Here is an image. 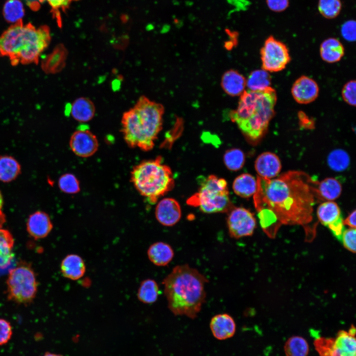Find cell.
<instances>
[{"mask_svg": "<svg viewBox=\"0 0 356 356\" xmlns=\"http://www.w3.org/2000/svg\"><path fill=\"white\" fill-rule=\"evenodd\" d=\"M316 213L320 223L328 227L335 237L341 241L345 225L338 204L333 201L323 202L318 207Z\"/></svg>", "mask_w": 356, "mask_h": 356, "instance_id": "8fae6325", "label": "cell"}, {"mask_svg": "<svg viewBox=\"0 0 356 356\" xmlns=\"http://www.w3.org/2000/svg\"><path fill=\"white\" fill-rule=\"evenodd\" d=\"M14 239L6 229H0V269L6 268L13 259Z\"/></svg>", "mask_w": 356, "mask_h": 356, "instance_id": "4316f807", "label": "cell"}, {"mask_svg": "<svg viewBox=\"0 0 356 356\" xmlns=\"http://www.w3.org/2000/svg\"><path fill=\"white\" fill-rule=\"evenodd\" d=\"M320 53L324 61L328 63H335L339 61L344 55V48L338 39L328 38L321 43Z\"/></svg>", "mask_w": 356, "mask_h": 356, "instance_id": "d4e9b609", "label": "cell"}, {"mask_svg": "<svg viewBox=\"0 0 356 356\" xmlns=\"http://www.w3.org/2000/svg\"><path fill=\"white\" fill-rule=\"evenodd\" d=\"M3 203V197L2 194L0 191V209H1Z\"/></svg>", "mask_w": 356, "mask_h": 356, "instance_id": "681fc988", "label": "cell"}, {"mask_svg": "<svg viewBox=\"0 0 356 356\" xmlns=\"http://www.w3.org/2000/svg\"><path fill=\"white\" fill-rule=\"evenodd\" d=\"M164 111L161 104L141 96L122 116V132L128 145L145 151L151 150L162 128Z\"/></svg>", "mask_w": 356, "mask_h": 356, "instance_id": "277c9868", "label": "cell"}, {"mask_svg": "<svg viewBox=\"0 0 356 356\" xmlns=\"http://www.w3.org/2000/svg\"><path fill=\"white\" fill-rule=\"evenodd\" d=\"M12 335V328L10 323L4 319L0 318V346L6 344Z\"/></svg>", "mask_w": 356, "mask_h": 356, "instance_id": "ab89813d", "label": "cell"}, {"mask_svg": "<svg viewBox=\"0 0 356 356\" xmlns=\"http://www.w3.org/2000/svg\"><path fill=\"white\" fill-rule=\"evenodd\" d=\"M275 90L270 87L261 90L244 91L231 120L251 139L260 138L265 133L274 113L276 102Z\"/></svg>", "mask_w": 356, "mask_h": 356, "instance_id": "5b68a950", "label": "cell"}, {"mask_svg": "<svg viewBox=\"0 0 356 356\" xmlns=\"http://www.w3.org/2000/svg\"><path fill=\"white\" fill-rule=\"evenodd\" d=\"M291 92L293 98L298 103L307 104L316 98L319 88L313 80L307 76H303L294 82Z\"/></svg>", "mask_w": 356, "mask_h": 356, "instance_id": "5bb4252c", "label": "cell"}, {"mask_svg": "<svg viewBox=\"0 0 356 356\" xmlns=\"http://www.w3.org/2000/svg\"><path fill=\"white\" fill-rule=\"evenodd\" d=\"M257 188V181L251 174H242L237 177L232 184L234 193L240 197L248 198L254 195Z\"/></svg>", "mask_w": 356, "mask_h": 356, "instance_id": "484cf974", "label": "cell"}, {"mask_svg": "<svg viewBox=\"0 0 356 356\" xmlns=\"http://www.w3.org/2000/svg\"><path fill=\"white\" fill-rule=\"evenodd\" d=\"M59 189L67 194H76L80 190V183L77 178L72 174H65L58 180Z\"/></svg>", "mask_w": 356, "mask_h": 356, "instance_id": "8d00e7d4", "label": "cell"}, {"mask_svg": "<svg viewBox=\"0 0 356 356\" xmlns=\"http://www.w3.org/2000/svg\"><path fill=\"white\" fill-rule=\"evenodd\" d=\"M43 356H63L59 354H56L53 353H50L49 352H46Z\"/></svg>", "mask_w": 356, "mask_h": 356, "instance_id": "c3c4849f", "label": "cell"}, {"mask_svg": "<svg viewBox=\"0 0 356 356\" xmlns=\"http://www.w3.org/2000/svg\"><path fill=\"white\" fill-rule=\"evenodd\" d=\"M254 195L261 226L270 238L282 224L306 228L312 220L317 181L302 171H290L276 178L258 177Z\"/></svg>", "mask_w": 356, "mask_h": 356, "instance_id": "6da1fadb", "label": "cell"}, {"mask_svg": "<svg viewBox=\"0 0 356 356\" xmlns=\"http://www.w3.org/2000/svg\"><path fill=\"white\" fill-rule=\"evenodd\" d=\"M327 163L332 170L342 172L346 170L349 166L350 159L346 151L337 149L332 151L328 155Z\"/></svg>", "mask_w": 356, "mask_h": 356, "instance_id": "d6a6232c", "label": "cell"}, {"mask_svg": "<svg viewBox=\"0 0 356 356\" xmlns=\"http://www.w3.org/2000/svg\"><path fill=\"white\" fill-rule=\"evenodd\" d=\"M160 293L159 287L155 280L146 279L143 280L138 287L137 297L141 302L150 304L155 303Z\"/></svg>", "mask_w": 356, "mask_h": 356, "instance_id": "f1b7e54d", "label": "cell"}, {"mask_svg": "<svg viewBox=\"0 0 356 356\" xmlns=\"http://www.w3.org/2000/svg\"><path fill=\"white\" fill-rule=\"evenodd\" d=\"M67 110L68 114L75 120L81 123L88 122L94 116L95 107L93 102L89 98L80 97L76 99Z\"/></svg>", "mask_w": 356, "mask_h": 356, "instance_id": "ffe728a7", "label": "cell"}, {"mask_svg": "<svg viewBox=\"0 0 356 356\" xmlns=\"http://www.w3.org/2000/svg\"><path fill=\"white\" fill-rule=\"evenodd\" d=\"M356 210H354L344 220H343V223L344 225L349 226L351 228H356Z\"/></svg>", "mask_w": 356, "mask_h": 356, "instance_id": "f6af8a7d", "label": "cell"}, {"mask_svg": "<svg viewBox=\"0 0 356 356\" xmlns=\"http://www.w3.org/2000/svg\"><path fill=\"white\" fill-rule=\"evenodd\" d=\"M60 269L65 277L77 280L84 275L86 267L84 260L80 256L71 254L67 255L62 261Z\"/></svg>", "mask_w": 356, "mask_h": 356, "instance_id": "44dd1931", "label": "cell"}, {"mask_svg": "<svg viewBox=\"0 0 356 356\" xmlns=\"http://www.w3.org/2000/svg\"><path fill=\"white\" fill-rule=\"evenodd\" d=\"M226 1L237 11L246 10L250 5L248 0H226Z\"/></svg>", "mask_w": 356, "mask_h": 356, "instance_id": "ee69618b", "label": "cell"}, {"mask_svg": "<svg viewBox=\"0 0 356 356\" xmlns=\"http://www.w3.org/2000/svg\"><path fill=\"white\" fill-rule=\"evenodd\" d=\"M46 0L52 8V11L58 16L57 13L67 8L72 0Z\"/></svg>", "mask_w": 356, "mask_h": 356, "instance_id": "7bdbcfd3", "label": "cell"}, {"mask_svg": "<svg viewBox=\"0 0 356 356\" xmlns=\"http://www.w3.org/2000/svg\"><path fill=\"white\" fill-rule=\"evenodd\" d=\"M7 298L18 304H29L34 299L38 283L31 265L20 262L9 271L6 281Z\"/></svg>", "mask_w": 356, "mask_h": 356, "instance_id": "ba28073f", "label": "cell"}, {"mask_svg": "<svg viewBox=\"0 0 356 356\" xmlns=\"http://www.w3.org/2000/svg\"><path fill=\"white\" fill-rule=\"evenodd\" d=\"M51 41L49 28H36L22 21L12 24L0 35V56L9 58L12 66L38 64Z\"/></svg>", "mask_w": 356, "mask_h": 356, "instance_id": "3957f363", "label": "cell"}, {"mask_svg": "<svg viewBox=\"0 0 356 356\" xmlns=\"http://www.w3.org/2000/svg\"><path fill=\"white\" fill-rule=\"evenodd\" d=\"M227 226L230 236L239 239L253 234L256 227V220L248 210L243 207H235L228 215Z\"/></svg>", "mask_w": 356, "mask_h": 356, "instance_id": "30bf717a", "label": "cell"}, {"mask_svg": "<svg viewBox=\"0 0 356 356\" xmlns=\"http://www.w3.org/2000/svg\"><path fill=\"white\" fill-rule=\"evenodd\" d=\"M342 9L341 0H318V9L320 14L327 19L336 17Z\"/></svg>", "mask_w": 356, "mask_h": 356, "instance_id": "e575fe53", "label": "cell"}, {"mask_svg": "<svg viewBox=\"0 0 356 356\" xmlns=\"http://www.w3.org/2000/svg\"><path fill=\"white\" fill-rule=\"evenodd\" d=\"M356 234L355 228L350 227L345 229L342 236L341 242L344 247L350 252L356 253Z\"/></svg>", "mask_w": 356, "mask_h": 356, "instance_id": "74e56055", "label": "cell"}, {"mask_svg": "<svg viewBox=\"0 0 356 356\" xmlns=\"http://www.w3.org/2000/svg\"><path fill=\"white\" fill-rule=\"evenodd\" d=\"M208 281L187 264L175 267L162 281L171 312L175 315L196 318L205 302V285Z\"/></svg>", "mask_w": 356, "mask_h": 356, "instance_id": "7a4b0ae2", "label": "cell"}, {"mask_svg": "<svg viewBox=\"0 0 356 356\" xmlns=\"http://www.w3.org/2000/svg\"><path fill=\"white\" fill-rule=\"evenodd\" d=\"M245 86L246 80L236 71H228L222 77V88L229 95L236 96L241 94L244 91Z\"/></svg>", "mask_w": 356, "mask_h": 356, "instance_id": "cb8c5ba5", "label": "cell"}, {"mask_svg": "<svg viewBox=\"0 0 356 356\" xmlns=\"http://www.w3.org/2000/svg\"><path fill=\"white\" fill-rule=\"evenodd\" d=\"M68 51L63 44H58L41 61V67L46 74H55L65 67Z\"/></svg>", "mask_w": 356, "mask_h": 356, "instance_id": "2e32d148", "label": "cell"}, {"mask_svg": "<svg viewBox=\"0 0 356 356\" xmlns=\"http://www.w3.org/2000/svg\"><path fill=\"white\" fill-rule=\"evenodd\" d=\"M341 33L347 41L353 42L356 40V22L350 20L345 22L342 26Z\"/></svg>", "mask_w": 356, "mask_h": 356, "instance_id": "60d3db41", "label": "cell"}, {"mask_svg": "<svg viewBox=\"0 0 356 356\" xmlns=\"http://www.w3.org/2000/svg\"><path fill=\"white\" fill-rule=\"evenodd\" d=\"M52 227L49 217L42 211H37L31 214L27 222V231L36 240L46 237Z\"/></svg>", "mask_w": 356, "mask_h": 356, "instance_id": "e0dca14e", "label": "cell"}, {"mask_svg": "<svg viewBox=\"0 0 356 356\" xmlns=\"http://www.w3.org/2000/svg\"><path fill=\"white\" fill-rule=\"evenodd\" d=\"M223 162L229 170L237 171L240 170L245 163L244 152L238 148H232L227 150L223 155Z\"/></svg>", "mask_w": 356, "mask_h": 356, "instance_id": "836d02e7", "label": "cell"}, {"mask_svg": "<svg viewBox=\"0 0 356 356\" xmlns=\"http://www.w3.org/2000/svg\"><path fill=\"white\" fill-rule=\"evenodd\" d=\"M262 68L268 72L284 69L290 61L288 49L283 43L272 36L266 39L261 50Z\"/></svg>", "mask_w": 356, "mask_h": 356, "instance_id": "9c48e42d", "label": "cell"}, {"mask_svg": "<svg viewBox=\"0 0 356 356\" xmlns=\"http://www.w3.org/2000/svg\"><path fill=\"white\" fill-rule=\"evenodd\" d=\"M147 254L150 261L159 267L168 265L174 257V251L169 244L162 241L156 242L148 248Z\"/></svg>", "mask_w": 356, "mask_h": 356, "instance_id": "7402d4cb", "label": "cell"}, {"mask_svg": "<svg viewBox=\"0 0 356 356\" xmlns=\"http://www.w3.org/2000/svg\"><path fill=\"white\" fill-rule=\"evenodd\" d=\"M2 13L5 20L12 24L22 21L25 10L20 0H7L4 4Z\"/></svg>", "mask_w": 356, "mask_h": 356, "instance_id": "4dcf8cb0", "label": "cell"}, {"mask_svg": "<svg viewBox=\"0 0 356 356\" xmlns=\"http://www.w3.org/2000/svg\"><path fill=\"white\" fill-rule=\"evenodd\" d=\"M281 167L278 156L271 152L261 153L255 162V169L258 177L265 179L276 178L280 172Z\"/></svg>", "mask_w": 356, "mask_h": 356, "instance_id": "9a60e30c", "label": "cell"}, {"mask_svg": "<svg viewBox=\"0 0 356 356\" xmlns=\"http://www.w3.org/2000/svg\"><path fill=\"white\" fill-rule=\"evenodd\" d=\"M356 83L355 80L350 81L346 83L342 91L343 98L349 105L356 106Z\"/></svg>", "mask_w": 356, "mask_h": 356, "instance_id": "f35d334b", "label": "cell"}, {"mask_svg": "<svg viewBox=\"0 0 356 356\" xmlns=\"http://www.w3.org/2000/svg\"><path fill=\"white\" fill-rule=\"evenodd\" d=\"M270 75L267 71L264 69L257 70L251 73L246 81V85L248 90H261L270 87Z\"/></svg>", "mask_w": 356, "mask_h": 356, "instance_id": "1f68e13d", "label": "cell"}, {"mask_svg": "<svg viewBox=\"0 0 356 356\" xmlns=\"http://www.w3.org/2000/svg\"><path fill=\"white\" fill-rule=\"evenodd\" d=\"M155 215L157 221L162 225L173 226L181 218V207L176 199L165 198L158 203L155 208Z\"/></svg>", "mask_w": 356, "mask_h": 356, "instance_id": "4fadbf2b", "label": "cell"}, {"mask_svg": "<svg viewBox=\"0 0 356 356\" xmlns=\"http://www.w3.org/2000/svg\"><path fill=\"white\" fill-rule=\"evenodd\" d=\"M266 3L269 9L274 12H280L287 8L289 0H266Z\"/></svg>", "mask_w": 356, "mask_h": 356, "instance_id": "b9f144b4", "label": "cell"}, {"mask_svg": "<svg viewBox=\"0 0 356 356\" xmlns=\"http://www.w3.org/2000/svg\"><path fill=\"white\" fill-rule=\"evenodd\" d=\"M356 328L352 325L348 331L339 330L334 338L339 356H356Z\"/></svg>", "mask_w": 356, "mask_h": 356, "instance_id": "d6986e66", "label": "cell"}, {"mask_svg": "<svg viewBox=\"0 0 356 356\" xmlns=\"http://www.w3.org/2000/svg\"><path fill=\"white\" fill-rule=\"evenodd\" d=\"M313 345L319 356H339L335 349L334 338L319 337L314 340Z\"/></svg>", "mask_w": 356, "mask_h": 356, "instance_id": "d590c367", "label": "cell"}, {"mask_svg": "<svg viewBox=\"0 0 356 356\" xmlns=\"http://www.w3.org/2000/svg\"><path fill=\"white\" fill-rule=\"evenodd\" d=\"M342 190L341 183L334 178H327L316 184V198L322 200L333 201L339 198Z\"/></svg>", "mask_w": 356, "mask_h": 356, "instance_id": "603a6c76", "label": "cell"}, {"mask_svg": "<svg viewBox=\"0 0 356 356\" xmlns=\"http://www.w3.org/2000/svg\"><path fill=\"white\" fill-rule=\"evenodd\" d=\"M69 145L76 155L84 158L93 155L98 150V141L95 135L87 126H80L72 134Z\"/></svg>", "mask_w": 356, "mask_h": 356, "instance_id": "7c38bea8", "label": "cell"}, {"mask_svg": "<svg viewBox=\"0 0 356 356\" xmlns=\"http://www.w3.org/2000/svg\"><path fill=\"white\" fill-rule=\"evenodd\" d=\"M284 350L286 356H308L309 346L303 337L294 336L286 341Z\"/></svg>", "mask_w": 356, "mask_h": 356, "instance_id": "f546056e", "label": "cell"}, {"mask_svg": "<svg viewBox=\"0 0 356 356\" xmlns=\"http://www.w3.org/2000/svg\"><path fill=\"white\" fill-rule=\"evenodd\" d=\"M28 6L34 10H36L40 6L44 0H25Z\"/></svg>", "mask_w": 356, "mask_h": 356, "instance_id": "bcb514c9", "label": "cell"}, {"mask_svg": "<svg viewBox=\"0 0 356 356\" xmlns=\"http://www.w3.org/2000/svg\"><path fill=\"white\" fill-rule=\"evenodd\" d=\"M131 180L139 193L151 204L174 186L172 172L160 156L135 166L131 173Z\"/></svg>", "mask_w": 356, "mask_h": 356, "instance_id": "8992f818", "label": "cell"}, {"mask_svg": "<svg viewBox=\"0 0 356 356\" xmlns=\"http://www.w3.org/2000/svg\"><path fill=\"white\" fill-rule=\"evenodd\" d=\"M198 192L189 198L187 203L198 207L202 212L212 214L225 212L231 204L226 180L215 175L198 178Z\"/></svg>", "mask_w": 356, "mask_h": 356, "instance_id": "52a82bcc", "label": "cell"}, {"mask_svg": "<svg viewBox=\"0 0 356 356\" xmlns=\"http://www.w3.org/2000/svg\"><path fill=\"white\" fill-rule=\"evenodd\" d=\"M6 219L4 213L0 209V229L2 228V226L4 223L5 222Z\"/></svg>", "mask_w": 356, "mask_h": 356, "instance_id": "7dc6e473", "label": "cell"}, {"mask_svg": "<svg viewBox=\"0 0 356 356\" xmlns=\"http://www.w3.org/2000/svg\"><path fill=\"white\" fill-rule=\"evenodd\" d=\"M210 327L213 336L220 340L230 338L236 331L233 318L225 313L214 315L211 319Z\"/></svg>", "mask_w": 356, "mask_h": 356, "instance_id": "ac0fdd59", "label": "cell"}, {"mask_svg": "<svg viewBox=\"0 0 356 356\" xmlns=\"http://www.w3.org/2000/svg\"><path fill=\"white\" fill-rule=\"evenodd\" d=\"M21 166L13 157L10 156L0 157V180L8 182L13 180L19 175Z\"/></svg>", "mask_w": 356, "mask_h": 356, "instance_id": "83f0119b", "label": "cell"}]
</instances>
